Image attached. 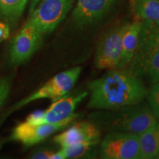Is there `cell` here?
<instances>
[{
    "instance_id": "7402d4cb",
    "label": "cell",
    "mask_w": 159,
    "mask_h": 159,
    "mask_svg": "<svg viewBox=\"0 0 159 159\" xmlns=\"http://www.w3.org/2000/svg\"><path fill=\"white\" fill-rule=\"evenodd\" d=\"M10 35V28L7 24L0 21V43L8 39Z\"/></svg>"
},
{
    "instance_id": "e0dca14e",
    "label": "cell",
    "mask_w": 159,
    "mask_h": 159,
    "mask_svg": "<svg viewBox=\"0 0 159 159\" xmlns=\"http://www.w3.org/2000/svg\"><path fill=\"white\" fill-rule=\"evenodd\" d=\"M98 144L85 142L81 144L70 145L61 148L64 159L66 158H91L95 156L97 153V149H95Z\"/></svg>"
},
{
    "instance_id": "8fae6325",
    "label": "cell",
    "mask_w": 159,
    "mask_h": 159,
    "mask_svg": "<svg viewBox=\"0 0 159 159\" xmlns=\"http://www.w3.org/2000/svg\"><path fill=\"white\" fill-rule=\"evenodd\" d=\"M116 0H78L72 12L73 22L79 28L99 21L108 14Z\"/></svg>"
},
{
    "instance_id": "2e32d148",
    "label": "cell",
    "mask_w": 159,
    "mask_h": 159,
    "mask_svg": "<svg viewBox=\"0 0 159 159\" xmlns=\"http://www.w3.org/2000/svg\"><path fill=\"white\" fill-rule=\"evenodd\" d=\"M28 0H0V16L10 21H16L25 11Z\"/></svg>"
},
{
    "instance_id": "d6986e66",
    "label": "cell",
    "mask_w": 159,
    "mask_h": 159,
    "mask_svg": "<svg viewBox=\"0 0 159 159\" xmlns=\"http://www.w3.org/2000/svg\"><path fill=\"white\" fill-rule=\"evenodd\" d=\"M149 107L157 118H159V82L156 83L148 91V96Z\"/></svg>"
},
{
    "instance_id": "7c38bea8",
    "label": "cell",
    "mask_w": 159,
    "mask_h": 159,
    "mask_svg": "<svg viewBox=\"0 0 159 159\" xmlns=\"http://www.w3.org/2000/svg\"><path fill=\"white\" fill-rule=\"evenodd\" d=\"M99 140V128L91 121L77 122L54 138V142L61 148L85 142L98 144Z\"/></svg>"
},
{
    "instance_id": "6da1fadb",
    "label": "cell",
    "mask_w": 159,
    "mask_h": 159,
    "mask_svg": "<svg viewBox=\"0 0 159 159\" xmlns=\"http://www.w3.org/2000/svg\"><path fill=\"white\" fill-rule=\"evenodd\" d=\"M91 93L88 107L111 110L141 103L148 90L138 77L123 69H111L89 84Z\"/></svg>"
},
{
    "instance_id": "30bf717a",
    "label": "cell",
    "mask_w": 159,
    "mask_h": 159,
    "mask_svg": "<svg viewBox=\"0 0 159 159\" xmlns=\"http://www.w3.org/2000/svg\"><path fill=\"white\" fill-rule=\"evenodd\" d=\"M88 95L83 92L76 97H63L53 102L45 111H37L27 116L26 122L33 125L57 123L68 119L75 114L77 105Z\"/></svg>"
},
{
    "instance_id": "44dd1931",
    "label": "cell",
    "mask_w": 159,
    "mask_h": 159,
    "mask_svg": "<svg viewBox=\"0 0 159 159\" xmlns=\"http://www.w3.org/2000/svg\"><path fill=\"white\" fill-rule=\"evenodd\" d=\"M55 152L52 150H41L36 151L35 153L32 155L31 158H36V159H51L53 153Z\"/></svg>"
},
{
    "instance_id": "cb8c5ba5",
    "label": "cell",
    "mask_w": 159,
    "mask_h": 159,
    "mask_svg": "<svg viewBox=\"0 0 159 159\" xmlns=\"http://www.w3.org/2000/svg\"><path fill=\"white\" fill-rule=\"evenodd\" d=\"M156 158H159V148H158V154H157Z\"/></svg>"
},
{
    "instance_id": "7a4b0ae2",
    "label": "cell",
    "mask_w": 159,
    "mask_h": 159,
    "mask_svg": "<svg viewBox=\"0 0 159 159\" xmlns=\"http://www.w3.org/2000/svg\"><path fill=\"white\" fill-rule=\"evenodd\" d=\"M157 119L148 105L141 103L116 109L96 111L89 116L91 122L99 128L137 135L158 122Z\"/></svg>"
},
{
    "instance_id": "5b68a950",
    "label": "cell",
    "mask_w": 159,
    "mask_h": 159,
    "mask_svg": "<svg viewBox=\"0 0 159 159\" xmlns=\"http://www.w3.org/2000/svg\"><path fill=\"white\" fill-rule=\"evenodd\" d=\"M81 71L82 68L77 66L56 75L39 90L17 102L13 107V111L19 109L38 99H50L54 102L64 97L76 83Z\"/></svg>"
},
{
    "instance_id": "5bb4252c",
    "label": "cell",
    "mask_w": 159,
    "mask_h": 159,
    "mask_svg": "<svg viewBox=\"0 0 159 159\" xmlns=\"http://www.w3.org/2000/svg\"><path fill=\"white\" fill-rule=\"evenodd\" d=\"M139 158H156L159 148V122L139 135Z\"/></svg>"
},
{
    "instance_id": "ffe728a7",
    "label": "cell",
    "mask_w": 159,
    "mask_h": 159,
    "mask_svg": "<svg viewBox=\"0 0 159 159\" xmlns=\"http://www.w3.org/2000/svg\"><path fill=\"white\" fill-rule=\"evenodd\" d=\"M11 86V81L8 77H5L0 80V108L2 106L3 103L8 96Z\"/></svg>"
},
{
    "instance_id": "ac0fdd59",
    "label": "cell",
    "mask_w": 159,
    "mask_h": 159,
    "mask_svg": "<svg viewBox=\"0 0 159 159\" xmlns=\"http://www.w3.org/2000/svg\"><path fill=\"white\" fill-rule=\"evenodd\" d=\"M141 30L148 35L159 48V26L158 25L150 21L144 20L142 21Z\"/></svg>"
},
{
    "instance_id": "ba28073f",
    "label": "cell",
    "mask_w": 159,
    "mask_h": 159,
    "mask_svg": "<svg viewBox=\"0 0 159 159\" xmlns=\"http://www.w3.org/2000/svg\"><path fill=\"white\" fill-rule=\"evenodd\" d=\"M77 116L78 114H74L68 119L57 123L40 125L30 124L27 122L20 123L13 129L11 139L18 141L25 146H32L44 140L57 131L69 126Z\"/></svg>"
},
{
    "instance_id": "603a6c76",
    "label": "cell",
    "mask_w": 159,
    "mask_h": 159,
    "mask_svg": "<svg viewBox=\"0 0 159 159\" xmlns=\"http://www.w3.org/2000/svg\"><path fill=\"white\" fill-rule=\"evenodd\" d=\"M40 2V0H31V3H30V13H32L34 9L36 7V6L39 2Z\"/></svg>"
},
{
    "instance_id": "3957f363",
    "label": "cell",
    "mask_w": 159,
    "mask_h": 159,
    "mask_svg": "<svg viewBox=\"0 0 159 159\" xmlns=\"http://www.w3.org/2000/svg\"><path fill=\"white\" fill-rule=\"evenodd\" d=\"M126 67L135 76H147L152 83L159 82V48L142 31L136 52Z\"/></svg>"
},
{
    "instance_id": "9c48e42d",
    "label": "cell",
    "mask_w": 159,
    "mask_h": 159,
    "mask_svg": "<svg viewBox=\"0 0 159 159\" xmlns=\"http://www.w3.org/2000/svg\"><path fill=\"white\" fill-rule=\"evenodd\" d=\"M43 35L34 25L27 21L12 43L10 59L13 65L27 61L41 47Z\"/></svg>"
},
{
    "instance_id": "277c9868",
    "label": "cell",
    "mask_w": 159,
    "mask_h": 159,
    "mask_svg": "<svg viewBox=\"0 0 159 159\" xmlns=\"http://www.w3.org/2000/svg\"><path fill=\"white\" fill-rule=\"evenodd\" d=\"M128 22L111 27L102 35L97 43L95 64L99 69H117L122 49V41Z\"/></svg>"
},
{
    "instance_id": "4fadbf2b",
    "label": "cell",
    "mask_w": 159,
    "mask_h": 159,
    "mask_svg": "<svg viewBox=\"0 0 159 159\" xmlns=\"http://www.w3.org/2000/svg\"><path fill=\"white\" fill-rule=\"evenodd\" d=\"M142 25V21H141L129 24L123 37L122 54L117 69H124L132 59L138 46Z\"/></svg>"
},
{
    "instance_id": "52a82bcc",
    "label": "cell",
    "mask_w": 159,
    "mask_h": 159,
    "mask_svg": "<svg viewBox=\"0 0 159 159\" xmlns=\"http://www.w3.org/2000/svg\"><path fill=\"white\" fill-rule=\"evenodd\" d=\"M99 152L105 159H139V135L110 131L101 143Z\"/></svg>"
},
{
    "instance_id": "8992f818",
    "label": "cell",
    "mask_w": 159,
    "mask_h": 159,
    "mask_svg": "<svg viewBox=\"0 0 159 159\" xmlns=\"http://www.w3.org/2000/svg\"><path fill=\"white\" fill-rule=\"evenodd\" d=\"M74 0H43L30 13L29 22L43 35L52 33L70 11Z\"/></svg>"
},
{
    "instance_id": "9a60e30c",
    "label": "cell",
    "mask_w": 159,
    "mask_h": 159,
    "mask_svg": "<svg viewBox=\"0 0 159 159\" xmlns=\"http://www.w3.org/2000/svg\"><path fill=\"white\" fill-rule=\"evenodd\" d=\"M134 10L139 19L159 26V0H135Z\"/></svg>"
}]
</instances>
